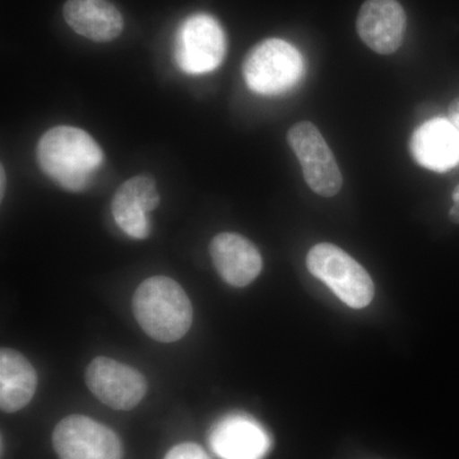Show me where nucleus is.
I'll use <instances>...</instances> for the list:
<instances>
[{"label": "nucleus", "mask_w": 459, "mask_h": 459, "mask_svg": "<svg viewBox=\"0 0 459 459\" xmlns=\"http://www.w3.org/2000/svg\"><path fill=\"white\" fill-rule=\"evenodd\" d=\"M39 166L57 186L82 192L100 166L104 152L89 133L75 126H54L45 132L36 147Z\"/></svg>", "instance_id": "1"}, {"label": "nucleus", "mask_w": 459, "mask_h": 459, "mask_svg": "<svg viewBox=\"0 0 459 459\" xmlns=\"http://www.w3.org/2000/svg\"><path fill=\"white\" fill-rule=\"evenodd\" d=\"M133 313L141 328L162 343L179 341L193 323V307L183 287L165 276L141 283L133 296Z\"/></svg>", "instance_id": "2"}, {"label": "nucleus", "mask_w": 459, "mask_h": 459, "mask_svg": "<svg viewBox=\"0 0 459 459\" xmlns=\"http://www.w3.org/2000/svg\"><path fill=\"white\" fill-rule=\"evenodd\" d=\"M304 74V57L295 47L281 39L259 42L244 59V80L258 95L289 92L301 82Z\"/></svg>", "instance_id": "3"}, {"label": "nucleus", "mask_w": 459, "mask_h": 459, "mask_svg": "<svg viewBox=\"0 0 459 459\" xmlns=\"http://www.w3.org/2000/svg\"><path fill=\"white\" fill-rule=\"evenodd\" d=\"M307 267L347 307L362 309L373 300L376 289L370 274L334 244L320 243L313 247L307 253Z\"/></svg>", "instance_id": "4"}, {"label": "nucleus", "mask_w": 459, "mask_h": 459, "mask_svg": "<svg viewBox=\"0 0 459 459\" xmlns=\"http://www.w3.org/2000/svg\"><path fill=\"white\" fill-rule=\"evenodd\" d=\"M225 54V32L216 18L197 13L181 23L175 41V59L181 71L210 74L221 65Z\"/></svg>", "instance_id": "5"}, {"label": "nucleus", "mask_w": 459, "mask_h": 459, "mask_svg": "<svg viewBox=\"0 0 459 459\" xmlns=\"http://www.w3.org/2000/svg\"><path fill=\"white\" fill-rule=\"evenodd\" d=\"M287 142L300 161L309 188L322 197L337 195L342 189V174L319 129L310 122L295 124L287 133Z\"/></svg>", "instance_id": "6"}, {"label": "nucleus", "mask_w": 459, "mask_h": 459, "mask_svg": "<svg viewBox=\"0 0 459 459\" xmlns=\"http://www.w3.org/2000/svg\"><path fill=\"white\" fill-rule=\"evenodd\" d=\"M54 449L60 459H122L123 446L111 429L82 415H72L56 425Z\"/></svg>", "instance_id": "7"}, {"label": "nucleus", "mask_w": 459, "mask_h": 459, "mask_svg": "<svg viewBox=\"0 0 459 459\" xmlns=\"http://www.w3.org/2000/svg\"><path fill=\"white\" fill-rule=\"evenodd\" d=\"M86 385L100 402L114 410L134 409L147 394L146 377L140 371L105 356L90 362Z\"/></svg>", "instance_id": "8"}, {"label": "nucleus", "mask_w": 459, "mask_h": 459, "mask_svg": "<svg viewBox=\"0 0 459 459\" xmlns=\"http://www.w3.org/2000/svg\"><path fill=\"white\" fill-rule=\"evenodd\" d=\"M210 446L221 459H263L271 451L272 439L256 420L234 413L214 425Z\"/></svg>", "instance_id": "9"}, {"label": "nucleus", "mask_w": 459, "mask_h": 459, "mask_svg": "<svg viewBox=\"0 0 459 459\" xmlns=\"http://www.w3.org/2000/svg\"><path fill=\"white\" fill-rule=\"evenodd\" d=\"M159 204L156 181L146 175H137L117 188L111 202V212L124 234L143 240L150 235L148 213Z\"/></svg>", "instance_id": "10"}, {"label": "nucleus", "mask_w": 459, "mask_h": 459, "mask_svg": "<svg viewBox=\"0 0 459 459\" xmlns=\"http://www.w3.org/2000/svg\"><path fill=\"white\" fill-rule=\"evenodd\" d=\"M356 29L371 50L389 56L403 44L406 13L397 0H367L359 12Z\"/></svg>", "instance_id": "11"}, {"label": "nucleus", "mask_w": 459, "mask_h": 459, "mask_svg": "<svg viewBox=\"0 0 459 459\" xmlns=\"http://www.w3.org/2000/svg\"><path fill=\"white\" fill-rule=\"evenodd\" d=\"M413 159L428 170L446 172L459 165V129L444 117L420 126L410 142Z\"/></svg>", "instance_id": "12"}, {"label": "nucleus", "mask_w": 459, "mask_h": 459, "mask_svg": "<svg viewBox=\"0 0 459 459\" xmlns=\"http://www.w3.org/2000/svg\"><path fill=\"white\" fill-rule=\"evenodd\" d=\"M211 258L226 283L246 287L259 276L263 268L261 253L252 241L234 232H221L211 241Z\"/></svg>", "instance_id": "13"}, {"label": "nucleus", "mask_w": 459, "mask_h": 459, "mask_svg": "<svg viewBox=\"0 0 459 459\" xmlns=\"http://www.w3.org/2000/svg\"><path fill=\"white\" fill-rule=\"evenodd\" d=\"M63 14L75 33L91 41H113L123 32L122 13L108 0H66Z\"/></svg>", "instance_id": "14"}, {"label": "nucleus", "mask_w": 459, "mask_h": 459, "mask_svg": "<svg viewBox=\"0 0 459 459\" xmlns=\"http://www.w3.org/2000/svg\"><path fill=\"white\" fill-rule=\"evenodd\" d=\"M38 386V376L31 362L12 349L0 351V407L12 413L31 402Z\"/></svg>", "instance_id": "15"}, {"label": "nucleus", "mask_w": 459, "mask_h": 459, "mask_svg": "<svg viewBox=\"0 0 459 459\" xmlns=\"http://www.w3.org/2000/svg\"><path fill=\"white\" fill-rule=\"evenodd\" d=\"M165 459H212L202 446L195 443H183L175 446L165 455Z\"/></svg>", "instance_id": "16"}, {"label": "nucleus", "mask_w": 459, "mask_h": 459, "mask_svg": "<svg viewBox=\"0 0 459 459\" xmlns=\"http://www.w3.org/2000/svg\"><path fill=\"white\" fill-rule=\"evenodd\" d=\"M452 197L455 204H453L451 211H449V219H451L453 223H459V186L453 192Z\"/></svg>", "instance_id": "17"}, {"label": "nucleus", "mask_w": 459, "mask_h": 459, "mask_svg": "<svg viewBox=\"0 0 459 459\" xmlns=\"http://www.w3.org/2000/svg\"><path fill=\"white\" fill-rule=\"evenodd\" d=\"M449 120L459 129V98L452 102L448 110Z\"/></svg>", "instance_id": "18"}, {"label": "nucleus", "mask_w": 459, "mask_h": 459, "mask_svg": "<svg viewBox=\"0 0 459 459\" xmlns=\"http://www.w3.org/2000/svg\"><path fill=\"white\" fill-rule=\"evenodd\" d=\"M0 177H2V183H0V186H2V190H0V193H2V198L4 197V186H5V171L4 168L2 166V174H0Z\"/></svg>", "instance_id": "19"}]
</instances>
